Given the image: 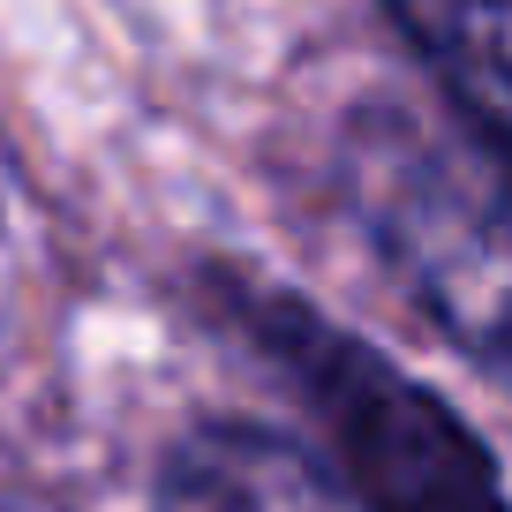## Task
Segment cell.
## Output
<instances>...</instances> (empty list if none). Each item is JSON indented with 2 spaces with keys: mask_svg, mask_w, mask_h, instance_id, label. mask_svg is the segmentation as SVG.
<instances>
[{
  "mask_svg": "<svg viewBox=\"0 0 512 512\" xmlns=\"http://www.w3.org/2000/svg\"><path fill=\"white\" fill-rule=\"evenodd\" d=\"M354 196L407 287L475 362L505 354V174L490 144L430 136L415 113L369 121Z\"/></svg>",
  "mask_w": 512,
  "mask_h": 512,
  "instance_id": "cell-1",
  "label": "cell"
},
{
  "mask_svg": "<svg viewBox=\"0 0 512 512\" xmlns=\"http://www.w3.org/2000/svg\"><path fill=\"white\" fill-rule=\"evenodd\" d=\"M264 339H279L294 377L309 384V400L324 407L347 482L362 490L369 512H505L497 460L422 384L392 377L354 339L317 332L287 302H279V317H264Z\"/></svg>",
  "mask_w": 512,
  "mask_h": 512,
  "instance_id": "cell-2",
  "label": "cell"
},
{
  "mask_svg": "<svg viewBox=\"0 0 512 512\" xmlns=\"http://www.w3.org/2000/svg\"><path fill=\"white\" fill-rule=\"evenodd\" d=\"M159 512H369L347 475L317 452L249 422H211L181 437L159 475Z\"/></svg>",
  "mask_w": 512,
  "mask_h": 512,
  "instance_id": "cell-3",
  "label": "cell"
},
{
  "mask_svg": "<svg viewBox=\"0 0 512 512\" xmlns=\"http://www.w3.org/2000/svg\"><path fill=\"white\" fill-rule=\"evenodd\" d=\"M415 53L445 76L452 106L467 113L490 151H505L512 128V53H505V16L512 0H384Z\"/></svg>",
  "mask_w": 512,
  "mask_h": 512,
  "instance_id": "cell-4",
  "label": "cell"
}]
</instances>
